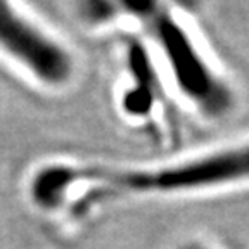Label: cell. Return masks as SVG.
<instances>
[{
	"mask_svg": "<svg viewBox=\"0 0 249 249\" xmlns=\"http://www.w3.org/2000/svg\"><path fill=\"white\" fill-rule=\"evenodd\" d=\"M178 249H206V248L201 246V244H197V242H189V244L182 246V248H178Z\"/></svg>",
	"mask_w": 249,
	"mask_h": 249,
	"instance_id": "cell-4",
	"label": "cell"
},
{
	"mask_svg": "<svg viewBox=\"0 0 249 249\" xmlns=\"http://www.w3.org/2000/svg\"><path fill=\"white\" fill-rule=\"evenodd\" d=\"M135 14L145 18L160 42L177 83L206 113L220 114L230 106V92L202 61L192 40L168 12L151 4H128Z\"/></svg>",
	"mask_w": 249,
	"mask_h": 249,
	"instance_id": "cell-2",
	"label": "cell"
},
{
	"mask_svg": "<svg viewBox=\"0 0 249 249\" xmlns=\"http://www.w3.org/2000/svg\"><path fill=\"white\" fill-rule=\"evenodd\" d=\"M241 178H249V144L154 171L71 168L57 164L40 171L35 177L31 192L40 206H51L61 201V196L68 187L80 180H95L102 183L97 192L116 194L130 191H189L237 182Z\"/></svg>",
	"mask_w": 249,
	"mask_h": 249,
	"instance_id": "cell-1",
	"label": "cell"
},
{
	"mask_svg": "<svg viewBox=\"0 0 249 249\" xmlns=\"http://www.w3.org/2000/svg\"><path fill=\"white\" fill-rule=\"evenodd\" d=\"M0 47L49 85L71 76L70 54L5 2H0Z\"/></svg>",
	"mask_w": 249,
	"mask_h": 249,
	"instance_id": "cell-3",
	"label": "cell"
}]
</instances>
